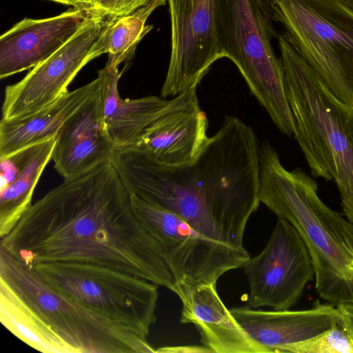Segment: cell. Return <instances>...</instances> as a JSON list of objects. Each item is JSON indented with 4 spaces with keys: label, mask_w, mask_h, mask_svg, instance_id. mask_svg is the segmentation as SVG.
Returning a JSON list of instances; mask_svg holds the SVG:
<instances>
[{
    "label": "cell",
    "mask_w": 353,
    "mask_h": 353,
    "mask_svg": "<svg viewBox=\"0 0 353 353\" xmlns=\"http://www.w3.org/2000/svg\"><path fill=\"white\" fill-rule=\"evenodd\" d=\"M2 248L30 268L73 262L108 267L174 291L163 249L132 211L130 194L110 159L64 180L37 200Z\"/></svg>",
    "instance_id": "cell-1"
},
{
    "label": "cell",
    "mask_w": 353,
    "mask_h": 353,
    "mask_svg": "<svg viewBox=\"0 0 353 353\" xmlns=\"http://www.w3.org/2000/svg\"><path fill=\"white\" fill-rule=\"evenodd\" d=\"M259 200L303 239L317 294L336 307L352 304L353 223L321 201L316 183L301 169H285L267 140L259 146Z\"/></svg>",
    "instance_id": "cell-2"
},
{
    "label": "cell",
    "mask_w": 353,
    "mask_h": 353,
    "mask_svg": "<svg viewBox=\"0 0 353 353\" xmlns=\"http://www.w3.org/2000/svg\"><path fill=\"white\" fill-rule=\"evenodd\" d=\"M277 38L293 136L312 174L334 181L353 223V107L330 90L285 33Z\"/></svg>",
    "instance_id": "cell-3"
},
{
    "label": "cell",
    "mask_w": 353,
    "mask_h": 353,
    "mask_svg": "<svg viewBox=\"0 0 353 353\" xmlns=\"http://www.w3.org/2000/svg\"><path fill=\"white\" fill-rule=\"evenodd\" d=\"M225 241L243 247L247 222L259 208V145L253 129L227 116L192 164Z\"/></svg>",
    "instance_id": "cell-4"
},
{
    "label": "cell",
    "mask_w": 353,
    "mask_h": 353,
    "mask_svg": "<svg viewBox=\"0 0 353 353\" xmlns=\"http://www.w3.org/2000/svg\"><path fill=\"white\" fill-rule=\"evenodd\" d=\"M0 280L37 315L72 353H154L147 336L59 292L0 248Z\"/></svg>",
    "instance_id": "cell-5"
},
{
    "label": "cell",
    "mask_w": 353,
    "mask_h": 353,
    "mask_svg": "<svg viewBox=\"0 0 353 353\" xmlns=\"http://www.w3.org/2000/svg\"><path fill=\"white\" fill-rule=\"evenodd\" d=\"M271 11L259 0H219L218 32L224 58L235 64L277 128L291 137L294 123L283 67L271 40L277 37Z\"/></svg>",
    "instance_id": "cell-6"
},
{
    "label": "cell",
    "mask_w": 353,
    "mask_h": 353,
    "mask_svg": "<svg viewBox=\"0 0 353 353\" xmlns=\"http://www.w3.org/2000/svg\"><path fill=\"white\" fill-rule=\"evenodd\" d=\"M271 10L330 90L353 107V12L336 0H273Z\"/></svg>",
    "instance_id": "cell-7"
},
{
    "label": "cell",
    "mask_w": 353,
    "mask_h": 353,
    "mask_svg": "<svg viewBox=\"0 0 353 353\" xmlns=\"http://www.w3.org/2000/svg\"><path fill=\"white\" fill-rule=\"evenodd\" d=\"M33 268L59 292L145 336L157 321L159 285L153 282L82 263H43Z\"/></svg>",
    "instance_id": "cell-8"
},
{
    "label": "cell",
    "mask_w": 353,
    "mask_h": 353,
    "mask_svg": "<svg viewBox=\"0 0 353 353\" xmlns=\"http://www.w3.org/2000/svg\"><path fill=\"white\" fill-rule=\"evenodd\" d=\"M136 217L163 249L176 283H216L225 272L243 267L250 258L244 247L210 239L171 211L130 194Z\"/></svg>",
    "instance_id": "cell-9"
},
{
    "label": "cell",
    "mask_w": 353,
    "mask_h": 353,
    "mask_svg": "<svg viewBox=\"0 0 353 353\" xmlns=\"http://www.w3.org/2000/svg\"><path fill=\"white\" fill-rule=\"evenodd\" d=\"M120 17L90 11L77 32L49 58L5 89L2 119H17L49 106L90 61L108 52L107 35Z\"/></svg>",
    "instance_id": "cell-10"
},
{
    "label": "cell",
    "mask_w": 353,
    "mask_h": 353,
    "mask_svg": "<svg viewBox=\"0 0 353 353\" xmlns=\"http://www.w3.org/2000/svg\"><path fill=\"white\" fill-rule=\"evenodd\" d=\"M110 159L129 194L171 211L199 233L228 243L192 165H163L134 146L116 148Z\"/></svg>",
    "instance_id": "cell-11"
},
{
    "label": "cell",
    "mask_w": 353,
    "mask_h": 353,
    "mask_svg": "<svg viewBox=\"0 0 353 353\" xmlns=\"http://www.w3.org/2000/svg\"><path fill=\"white\" fill-rule=\"evenodd\" d=\"M250 293L248 305L289 310L314 276L309 251L296 228L278 218L263 250L243 265Z\"/></svg>",
    "instance_id": "cell-12"
},
{
    "label": "cell",
    "mask_w": 353,
    "mask_h": 353,
    "mask_svg": "<svg viewBox=\"0 0 353 353\" xmlns=\"http://www.w3.org/2000/svg\"><path fill=\"white\" fill-rule=\"evenodd\" d=\"M170 58L161 97L197 87L211 66L224 58L218 32L219 0H167Z\"/></svg>",
    "instance_id": "cell-13"
},
{
    "label": "cell",
    "mask_w": 353,
    "mask_h": 353,
    "mask_svg": "<svg viewBox=\"0 0 353 353\" xmlns=\"http://www.w3.org/2000/svg\"><path fill=\"white\" fill-rule=\"evenodd\" d=\"M90 11L70 9L42 19L25 18L0 37V78L32 69L43 62L80 29Z\"/></svg>",
    "instance_id": "cell-14"
},
{
    "label": "cell",
    "mask_w": 353,
    "mask_h": 353,
    "mask_svg": "<svg viewBox=\"0 0 353 353\" xmlns=\"http://www.w3.org/2000/svg\"><path fill=\"white\" fill-rule=\"evenodd\" d=\"M115 149L105 122L99 92L61 126L56 136L52 160L54 169L67 180L104 163Z\"/></svg>",
    "instance_id": "cell-15"
},
{
    "label": "cell",
    "mask_w": 353,
    "mask_h": 353,
    "mask_svg": "<svg viewBox=\"0 0 353 353\" xmlns=\"http://www.w3.org/2000/svg\"><path fill=\"white\" fill-rule=\"evenodd\" d=\"M182 303L181 323H192L201 342L214 353H268L244 330L221 301L216 283H176L173 291Z\"/></svg>",
    "instance_id": "cell-16"
},
{
    "label": "cell",
    "mask_w": 353,
    "mask_h": 353,
    "mask_svg": "<svg viewBox=\"0 0 353 353\" xmlns=\"http://www.w3.org/2000/svg\"><path fill=\"white\" fill-rule=\"evenodd\" d=\"M123 70L106 63L98 71L102 78L100 95L108 131L116 148L135 145L145 129L163 114L199 103L196 88H190L171 99L156 96L123 99L118 90Z\"/></svg>",
    "instance_id": "cell-17"
},
{
    "label": "cell",
    "mask_w": 353,
    "mask_h": 353,
    "mask_svg": "<svg viewBox=\"0 0 353 353\" xmlns=\"http://www.w3.org/2000/svg\"><path fill=\"white\" fill-rule=\"evenodd\" d=\"M234 318L268 353L285 352L290 345L316 336L339 324V312L331 303L300 310H262L248 306L232 307Z\"/></svg>",
    "instance_id": "cell-18"
},
{
    "label": "cell",
    "mask_w": 353,
    "mask_h": 353,
    "mask_svg": "<svg viewBox=\"0 0 353 353\" xmlns=\"http://www.w3.org/2000/svg\"><path fill=\"white\" fill-rule=\"evenodd\" d=\"M208 128L207 115L199 103L179 107L152 122L134 147L163 165H190L209 139Z\"/></svg>",
    "instance_id": "cell-19"
},
{
    "label": "cell",
    "mask_w": 353,
    "mask_h": 353,
    "mask_svg": "<svg viewBox=\"0 0 353 353\" xmlns=\"http://www.w3.org/2000/svg\"><path fill=\"white\" fill-rule=\"evenodd\" d=\"M102 78L63 94L49 106L29 116L0 121V157L54 137L63 123L85 102L98 94Z\"/></svg>",
    "instance_id": "cell-20"
},
{
    "label": "cell",
    "mask_w": 353,
    "mask_h": 353,
    "mask_svg": "<svg viewBox=\"0 0 353 353\" xmlns=\"http://www.w3.org/2000/svg\"><path fill=\"white\" fill-rule=\"evenodd\" d=\"M56 136L36 143L21 170L10 183L0 188V238L10 232L31 206L34 188L52 159Z\"/></svg>",
    "instance_id": "cell-21"
},
{
    "label": "cell",
    "mask_w": 353,
    "mask_h": 353,
    "mask_svg": "<svg viewBox=\"0 0 353 353\" xmlns=\"http://www.w3.org/2000/svg\"><path fill=\"white\" fill-rule=\"evenodd\" d=\"M0 321L13 334L43 353H72L37 315L0 280Z\"/></svg>",
    "instance_id": "cell-22"
},
{
    "label": "cell",
    "mask_w": 353,
    "mask_h": 353,
    "mask_svg": "<svg viewBox=\"0 0 353 353\" xmlns=\"http://www.w3.org/2000/svg\"><path fill=\"white\" fill-rule=\"evenodd\" d=\"M167 0H150L134 12L119 18L111 26L107 36L109 54L107 63L119 67L125 63V69L141 40L153 28L146 25L150 15Z\"/></svg>",
    "instance_id": "cell-23"
},
{
    "label": "cell",
    "mask_w": 353,
    "mask_h": 353,
    "mask_svg": "<svg viewBox=\"0 0 353 353\" xmlns=\"http://www.w3.org/2000/svg\"><path fill=\"white\" fill-rule=\"evenodd\" d=\"M290 353H353V339L339 324L306 340L289 345Z\"/></svg>",
    "instance_id": "cell-24"
},
{
    "label": "cell",
    "mask_w": 353,
    "mask_h": 353,
    "mask_svg": "<svg viewBox=\"0 0 353 353\" xmlns=\"http://www.w3.org/2000/svg\"><path fill=\"white\" fill-rule=\"evenodd\" d=\"M150 0H91L89 11L123 17L145 6Z\"/></svg>",
    "instance_id": "cell-25"
},
{
    "label": "cell",
    "mask_w": 353,
    "mask_h": 353,
    "mask_svg": "<svg viewBox=\"0 0 353 353\" xmlns=\"http://www.w3.org/2000/svg\"><path fill=\"white\" fill-rule=\"evenodd\" d=\"M155 352H211L210 350L204 345H185L174 347H163L156 350Z\"/></svg>",
    "instance_id": "cell-26"
},
{
    "label": "cell",
    "mask_w": 353,
    "mask_h": 353,
    "mask_svg": "<svg viewBox=\"0 0 353 353\" xmlns=\"http://www.w3.org/2000/svg\"><path fill=\"white\" fill-rule=\"evenodd\" d=\"M339 315L353 321V303L337 306Z\"/></svg>",
    "instance_id": "cell-27"
},
{
    "label": "cell",
    "mask_w": 353,
    "mask_h": 353,
    "mask_svg": "<svg viewBox=\"0 0 353 353\" xmlns=\"http://www.w3.org/2000/svg\"><path fill=\"white\" fill-rule=\"evenodd\" d=\"M339 325L343 327L353 339V321L340 316Z\"/></svg>",
    "instance_id": "cell-28"
},
{
    "label": "cell",
    "mask_w": 353,
    "mask_h": 353,
    "mask_svg": "<svg viewBox=\"0 0 353 353\" xmlns=\"http://www.w3.org/2000/svg\"><path fill=\"white\" fill-rule=\"evenodd\" d=\"M58 2L63 4L73 6L76 8L80 9L79 0H49Z\"/></svg>",
    "instance_id": "cell-29"
},
{
    "label": "cell",
    "mask_w": 353,
    "mask_h": 353,
    "mask_svg": "<svg viewBox=\"0 0 353 353\" xmlns=\"http://www.w3.org/2000/svg\"><path fill=\"white\" fill-rule=\"evenodd\" d=\"M90 1L91 0H79V6H80V9L88 10H89L90 3Z\"/></svg>",
    "instance_id": "cell-30"
},
{
    "label": "cell",
    "mask_w": 353,
    "mask_h": 353,
    "mask_svg": "<svg viewBox=\"0 0 353 353\" xmlns=\"http://www.w3.org/2000/svg\"><path fill=\"white\" fill-rule=\"evenodd\" d=\"M263 5H264L268 9H269L271 12V6L273 0H259Z\"/></svg>",
    "instance_id": "cell-31"
}]
</instances>
